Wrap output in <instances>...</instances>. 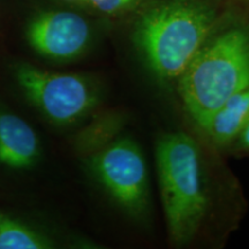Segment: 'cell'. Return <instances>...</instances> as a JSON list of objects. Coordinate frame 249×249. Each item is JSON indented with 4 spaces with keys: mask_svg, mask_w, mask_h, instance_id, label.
<instances>
[{
    "mask_svg": "<svg viewBox=\"0 0 249 249\" xmlns=\"http://www.w3.org/2000/svg\"><path fill=\"white\" fill-rule=\"evenodd\" d=\"M51 238L28 224L0 211V249L53 248Z\"/></svg>",
    "mask_w": 249,
    "mask_h": 249,
    "instance_id": "9c48e42d",
    "label": "cell"
},
{
    "mask_svg": "<svg viewBox=\"0 0 249 249\" xmlns=\"http://www.w3.org/2000/svg\"><path fill=\"white\" fill-rule=\"evenodd\" d=\"M249 120V88L230 97L202 128L218 148L234 144Z\"/></svg>",
    "mask_w": 249,
    "mask_h": 249,
    "instance_id": "ba28073f",
    "label": "cell"
},
{
    "mask_svg": "<svg viewBox=\"0 0 249 249\" xmlns=\"http://www.w3.org/2000/svg\"><path fill=\"white\" fill-rule=\"evenodd\" d=\"M245 1H246V2H247V4H249V0H245Z\"/></svg>",
    "mask_w": 249,
    "mask_h": 249,
    "instance_id": "4fadbf2b",
    "label": "cell"
},
{
    "mask_svg": "<svg viewBox=\"0 0 249 249\" xmlns=\"http://www.w3.org/2000/svg\"><path fill=\"white\" fill-rule=\"evenodd\" d=\"M30 48L53 61H71L88 50L92 30L86 18L75 12L49 9L36 13L27 24Z\"/></svg>",
    "mask_w": 249,
    "mask_h": 249,
    "instance_id": "8992f818",
    "label": "cell"
},
{
    "mask_svg": "<svg viewBox=\"0 0 249 249\" xmlns=\"http://www.w3.org/2000/svg\"><path fill=\"white\" fill-rule=\"evenodd\" d=\"M40 152L35 129L17 114L0 110V164L13 170L30 169Z\"/></svg>",
    "mask_w": 249,
    "mask_h": 249,
    "instance_id": "52a82bcc",
    "label": "cell"
},
{
    "mask_svg": "<svg viewBox=\"0 0 249 249\" xmlns=\"http://www.w3.org/2000/svg\"><path fill=\"white\" fill-rule=\"evenodd\" d=\"M142 0H87V6L105 15L124 14L141 4Z\"/></svg>",
    "mask_w": 249,
    "mask_h": 249,
    "instance_id": "30bf717a",
    "label": "cell"
},
{
    "mask_svg": "<svg viewBox=\"0 0 249 249\" xmlns=\"http://www.w3.org/2000/svg\"><path fill=\"white\" fill-rule=\"evenodd\" d=\"M60 1L75 6H87V0H60Z\"/></svg>",
    "mask_w": 249,
    "mask_h": 249,
    "instance_id": "7c38bea8",
    "label": "cell"
},
{
    "mask_svg": "<svg viewBox=\"0 0 249 249\" xmlns=\"http://www.w3.org/2000/svg\"><path fill=\"white\" fill-rule=\"evenodd\" d=\"M236 150L242 154L249 155V120L246 124V126L242 129L240 135L238 136L236 141L234 142Z\"/></svg>",
    "mask_w": 249,
    "mask_h": 249,
    "instance_id": "8fae6325",
    "label": "cell"
},
{
    "mask_svg": "<svg viewBox=\"0 0 249 249\" xmlns=\"http://www.w3.org/2000/svg\"><path fill=\"white\" fill-rule=\"evenodd\" d=\"M93 176L124 213L144 219L150 211V182L147 160L130 138L108 143L90 158Z\"/></svg>",
    "mask_w": 249,
    "mask_h": 249,
    "instance_id": "5b68a950",
    "label": "cell"
},
{
    "mask_svg": "<svg viewBox=\"0 0 249 249\" xmlns=\"http://www.w3.org/2000/svg\"><path fill=\"white\" fill-rule=\"evenodd\" d=\"M177 86L201 129L227 99L249 88V9L224 12Z\"/></svg>",
    "mask_w": 249,
    "mask_h": 249,
    "instance_id": "6da1fadb",
    "label": "cell"
},
{
    "mask_svg": "<svg viewBox=\"0 0 249 249\" xmlns=\"http://www.w3.org/2000/svg\"><path fill=\"white\" fill-rule=\"evenodd\" d=\"M14 76L31 104L51 123L70 126L86 118L101 99V88L91 76L59 73L18 64Z\"/></svg>",
    "mask_w": 249,
    "mask_h": 249,
    "instance_id": "277c9868",
    "label": "cell"
},
{
    "mask_svg": "<svg viewBox=\"0 0 249 249\" xmlns=\"http://www.w3.org/2000/svg\"><path fill=\"white\" fill-rule=\"evenodd\" d=\"M223 14L218 0H145L133 43L158 80L178 82Z\"/></svg>",
    "mask_w": 249,
    "mask_h": 249,
    "instance_id": "7a4b0ae2",
    "label": "cell"
},
{
    "mask_svg": "<svg viewBox=\"0 0 249 249\" xmlns=\"http://www.w3.org/2000/svg\"><path fill=\"white\" fill-rule=\"evenodd\" d=\"M156 167L171 242L191 244L210 209L203 155L194 138L182 132L161 135L156 144Z\"/></svg>",
    "mask_w": 249,
    "mask_h": 249,
    "instance_id": "3957f363",
    "label": "cell"
}]
</instances>
